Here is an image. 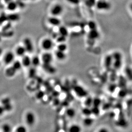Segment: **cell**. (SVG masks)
Here are the masks:
<instances>
[{
  "label": "cell",
  "mask_w": 132,
  "mask_h": 132,
  "mask_svg": "<svg viewBox=\"0 0 132 132\" xmlns=\"http://www.w3.org/2000/svg\"><path fill=\"white\" fill-rule=\"evenodd\" d=\"M95 6L99 11H107L111 9L112 6L111 3L107 0H98L96 1Z\"/></svg>",
  "instance_id": "6da1fadb"
},
{
  "label": "cell",
  "mask_w": 132,
  "mask_h": 132,
  "mask_svg": "<svg viewBox=\"0 0 132 132\" xmlns=\"http://www.w3.org/2000/svg\"><path fill=\"white\" fill-rule=\"evenodd\" d=\"M63 11V7L62 5L60 4H56L51 7L50 10V13L52 16L58 17L62 14Z\"/></svg>",
  "instance_id": "7a4b0ae2"
},
{
  "label": "cell",
  "mask_w": 132,
  "mask_h": 132,
  "mask_svg": "<svg viewBox=\"0 0 132 132\" xmlns=\"http://www.w3.org/2000/svg\"><path fill=\"white\" fill-rule=\"evenodd\" d=\"M73 91L79 97H84L87 95V92L86 90L79 85L75 86L73 88Z\"/></svg>",
  "instance_id": "3957f363"
},
{
  "label": "cell",
  "mask_w": 132,
  "mask_h": 132,
  "mask_svg": "<svg viewBox=\"0 0 132 132\" xmlns=\"http://www.w3.org/2000/svg\"><path fill=\"white\" fill-rule=\"evenodd\" d=\"M24 47H25L27 52L29 53L32 52L34 51V45L32 42L29 38H25L24 39Z\"/></svg>",
  "instance_id": "277c9868"
},
{
  "label": "cell",
  "mask_w": 132,
  "mask_h": 132,
  "mask_svg": "<svg viewBox=\"0 0 132 132\" xmlns=\"http://www.w3.org/2000/svg\"><path fill=\"white\" fill-rule=\"evenodd\" d=\"M41 46L43 49L45 51H48L52 48L53 43L51 39H45L42 42Z\"/></svg>",
  "instance_id": "5b68a950"
},
{
  "label": "cell",
  "mask_w": 132,
  "mask_h": 132,
  "mask_svg": "<svg viewBox=\"0 0 132 132\" xmlns=\"http://www.w3.org/2000/svg\"><path fill=\"white\" fill-rule=\"evenodd\" d=\"M26 122L29 126H32L35 123L36 118L35 115L32 112H28L25 116Z\"/></svg>",
  "instance_id": "8992f818"
},
{
  "label": "cell",
  "mask_w": 132,
  "mask_h": 132,
  "mask_svg": "<svg viewBox=\"0 0 132 132\" xmlns=\"http://www.w3.org/2000/svg\"><path fill=\"white\" fill-rule=\"evenodd\" d=\"M15 55L13 53L8 52L5 54L4 57V62L6 65H9L14 61Z\"/></svg>",
  "instance_id": "52a82bcc"
},
{
  "label": "cell",
  "mask_w": 132,
  "mask_h": 132,
  "mask_svg": "<svg viewBox=\"0 0 132 132\" xmlns=\"http://www.w3.org/2000/svg\"><path fill=\"white\" fill-rule=\"evenodd\" d=\"M48 22L53 26H59L60 25L61 21L60 19L57 16H52L49 18Z\"/></svg>",
  "instance_id": "ba28073f"
},
{
  "label": "cell",
  "mask_w": 132,
  "mask_h": 132,
  "mask_svg": "<svg viewBox=\"0 0 132 132\" xmlns=\"http://www.w3.org/2000/svg\"><path fill=\"white\" fill-rule=\"evenodd\" d=\"M42 60L43 64H51L52 62V55L49 53H44L42 56Z\"/></svg>",
  "instance_id": "9c48e42d"
},
{
  "label": "cell",
  "mask_w": 132,
  "mask_h": 132,
  "mask_svg": "<svg viewBox=\"0 0 132 132\" xmlns=\"http://www.w3.org/2000/svg\"><path fill=\"white\" fill-rule=\"evenodd\" d=\"M100 34L97 29L90 30L88 34V38L91 40H95L99 37Z\"/></svg>",
  "instance_id": "30bf717a"
},
{
  "label": "cell",
  "mask_w": 132,
  "mask_h": 132,
  "mask_svg": "<svg viewBox=\"0 0 132 132\" xmlns=\"http://www.w3.org/2000/svg\"><path fill=\"white\" fill-rule=\"evenodd\" d=\"M43 69L47 72L51 74H54L56 72V69L55 68L52 66L51 64H43Z\"/></svg>",
  "instance_id": "8fae6325"
},
{
  "label": "cell",
  "mask_w": 132,
  "mask_h": 132,
  "mask_svg": "<svg viewBox=\"0 0 132 132\" xmlns=\"http://www.w3.org/2000/svg\"><path fill=\"white\" fill-rule=\"evenodd\" d=\"M113 63V58L112 55H108L104 59V65L106 69H109L111 68Z\"/></svg>",
  "instance_id": "7c38bea8"
},
{
  "label": "cell",
  "mask_w": 132,
  "mask_h": 132,
  "mask_svg": "<svg viewBox=\"0 0 132 132\" xmlns=\"http://www.w3.org/2000/svg\"><path fill=\"white\" fill-rule=\"evenodd\" d=\"M22 57V60L21 62L22 65L25 67H28L31 65V58L29 56L25 55Z\"/></svg>",
  "instance_id": "4fadbf2b"
},
{
  "label": "cell",
  "mask_w": 132,
  "mask_h": 132,
  "mask_svg": "<svg viewBox=\"0 0 132 132\" xmlns=\"http://www.w3.org/2000/svg\"><path fill=\"white\" fill-rule=\"evenodd\" d=\"M18 7L17 4L15 1H11L7 3V9L10 11H14L16 10Z\"/></svg>",
  "instance_id": "5bb4252c"
},
{
  "label": "cell",
  "mask_w": 132,
  "mask_h": 132,
  "mask_svg": "<svg viewBox=\"0 0 132 132\" xmlns=\"http://www.w3.org/2000/svg\"><path fill=\"white\" fill-rule=\"evenodd\" d=\"M16 71L13 68V66L8 68L5 71V75L9 77H13L16 74Z\"/></svg>",
  "instance_id": "9a60e30c"
},
{
  "label": "cell",
  "mask_w": 132,
  "mask_h": 132,
  "mask_svg": "<svg viewBox=\"0 0 132 132\" xmlns=\"http://www.w3.org/2000/svg\"><path fill=\"white\" fill-rule=\"evenodd\" d=\"M26 52V50L24 46H19L16 48V54L18 56L22 57L25 55Z\"/></svg>",
  "instance_id": "2e32d148"
},
{
  "label": "cell",
  "mask_w": 132,
  "mask_h": 132,
  "mask_svg": "<svg viewBox=\"0 0 132 132\" xmlns=\"http://www.w3.org/2000/svg\"><path fill=\"white\" fill-rule=\"evenodd\" d=\"M94 123V120L90 116H87L83 120V123L86 127L92 126Z\"/></svg>",
  "instance_id": "e0dca14e"
},
{
  "label": "cell",
  "mask_w": 132,
  "mask_h": 132,
  "mask_svg": "<svg viewBox=\"0 0 132 132\" xmlns=\"http://www.w3.org/2000/svg\"><path fill=\"white\" fill-rule=\"evenodd\" d=\"M65 114L68 117L70 118H73L75 116L76 112L72 108H68L66 110Z\"/></svg>",
  "instance_id": "ac0fdd59"
},
{
  "label": "cell",
  "mask_w": 132,
  "mask_h": 132,
  "mask_svg": "<svg viewBox=\"0 0 132 132\" xmlns=\"http://www.w3.org/2000/svg\"><path fill=\"white\" fill-rule=\"evenodd\" d=\"M59 32L60 35L67 37L69 34V31L67 28L65 26H60L59 28Z\"/></svg>",
  "instance_id": "d6986e66"
},
{
  "label": "cell",
  "mask_w": 132,
  "mask_h": 132,
  "mask_svg": "<svg viewBox=\"0 0 132 132\" xmlns=\"http://www.w3.org/2000/svg\"><path fill=\"white\" fill-rule=\"evenodd\" d=\"M7 19L10 21H17L20 19V16L16 13H12L7 15Z\"/></svg>",
  "instance_id": "ffe728a7"
},
{
  "label": "cell",
  "mask_w": 132,
  "mask_h": 132,
  "mask_svg": "<svg viewBox=\"0 0 132 132\" xmlns=\"http://www.w3.org/2000/svg\"><path fill=\"white\" fill-rule=\"evenodd\" d=\"M55 56L56 58L60 60H64L66 58V55L65 54V52L60 51L59 50H57L55 52Z\"/></svg>",
  "instance_id": "44dd1931"
},
{
  "label": "cell",
  "mask_w": 132,
  "mask_h": 132,
  "mask_svg": "<svg viewBox=\"0 0 132 132\" xmlns=\"http://www.w3.org/2000/svg\"><path fill=\"white\" fill-rule=\"evenodd\" d=\"M112 64L113 65L114 68L115 69H119L122 65V60H113Z\"/></svg>",
  "instance_id": "7402d4cb"
},
{
  "label": "cell",
  "mask_w": 132,
  "mask_h": 132,
  "mask_svg": "<svg viewBox=\"0 0 132 132\" xmlns=\"http://www.w3.org/2000/svg\"><path fill=\"white\" fill-rule=\"evenodd\" d=\"M82 113L84 116H86V117L90 116L91 115H92L91 108H90V107L86 106L82 110Z\"/></svg>",
  "instance_id": "603a6c76"
},
{
  "label": "cell",
  "mask_w": 132,
  "mask_h": 132,
  "mask_svg": "<svg viewBox=\"0 0 132 132\" xmlns=\"http://www.w3.org/2000/svg\"><path fill=\"white\" fill-rule=\"evenodd\" d=\"M40 63V59L38 57V56H34L32 59H31V65H33V66L34 67L39 66Z\"/></svg>",
  "instance_id": "cb8c5ba5"
},
{
  "label": "cell",
  "mask_w": 132,
  "mask_h": 132,
  "mask_svg": "<svg viewBox=\"0 0 132 132\" xmlns=\"http://www.w3.org/2000/svg\"><path fill=\"white\" fill-rule=\"evenodd\" d=\"M13 67L16 71H19L21 69L22 65L21 62L20 61H17L13 62Z\"/></svg>",
  "instance_id": "d4e9b609"
},
{
  "label": "cell",
  "mask_w": 132,
  "mask_h": 132,
  "mask_svg": "<svg viewBox=\"0 0 132 132\" xmlns=\"http://www.w3.org/2000/svg\"><path fill=\"white\" fill-rule=\"evenodd\" d=\"M69 131L70 132H79L81 131V128L78 125H73L70 127Z\"/></svg>",
  "instance_id": "484cf974"
},
{
  "label": "cell",
  "mask_w": 132,
  "mask_h": 132,
  "mask_svg": "<svg viewBox=\"0 0 132 132\" xmlns=\"http://www.w3.org/2000/svg\"><path fill=\"white\" fill-rule=\"evenodd\" d=\"M101 103H102V101L101 99L98 97H95V98L93 99L92 106L99 107L101 104Z\"/></svg>",
  "instance_id": "4316f807"
},
{
  "label": "cell",
  "mask_w": 132,
  "mask_h": 132,
  "mask_svg": "<svg viewBox=\"0 0 132 132\" xmlns=\"http://www.w3.org/2000/svg\"><path fill=\"white\" fill-rule=\"evenodd\" d=\"M117 125L119 127H126L127 126V122L126 120L123 118H121L118 120L117 122Z\"/></svg>",
  "instance_id": "83f0119b"
},
{
  "label": "cell",
  "mask_w": 132,
  "mask_h": 132,
  "mask_svg": "<svg viewBox=\"0 0 132 132\" xmlns=\"http://www.w3.org/2000/svg\"><path fill=\"white\" fill-rule=\"evenodd\" d=\"M14 32L13 31H10V30H6V31H3L1 32V35L3 37H12L13 35Z\"/></svg>",
  "instance_id": "f1b7e54d"
},
{
  "label": "cell",
  "mask_w": 132,
  "mask_h": 132,
  "mask_svg": "<svg viewBox=\"0 0 132 132\" xmlns=\"http://www.w3.org/2000/svg\"><path fill=\"white\" fill-rule=\"evenodd\" d=\"M97 0H86L85 4L88 7L92 8L95 6Z\"/></svg>",
  "instance_id": "f546056e"
},
{
  "label": "cell",
  "mask_w": 132,
  "mask_h": 132,
  "mask_svg": "<svg viewBox=\"0 0 132 132\" xmlns=\"http://www.w3.org/2000/svg\"><path fill=\"white\" fill-rule=\"evenodd\" d=\"M127 94V91L125 88H121L119 91L118 93V96L121 98L125 97Z\"/></svg>",
  "instance_id": "4dcf8cb0"
},
{
  "label": "cell",
  "mask_w": 132,
  "mask_h": 132,
  "mask_svg": "<svg viewBox=\"0 0 132 132\" xmlns=\"http://www.w3.org/2000/svg\"><path fill=\"white\" fill-rule=\"evenodd\" d=\"M92 114H93L95 116H98L100 113V110L99 107H96V106H92V108H91Z\"/></svg>",
  "instance_id": "1f68e13d"
},
{
  "label": "cell",
  "mask_w": 132,
  "mask_h": 132,
  "mask_svg": "<svg viewBox=\"0 0 132 132\" xmlns=\"http://www.w3.org/2000/svg\"><path fill=\"white\" fill-rule=\"evenodd\" d=\"M1 129L3 132H10L12 131L11 127L7 123H5L3 125Z\"/></svg>",
  "instance_id": "d6a6232c"
},
{
  "label": "cell",
  "mask_w": 132,
  "mask_h": 132,
  "mask_svg": "<svg viewBox=\"0 0 132 132\" xmlns=\"http://www.w3.org/2000/svg\"><path fill=\"white\" fill-rule=\"evenodd\" d=\"M67 49V46L64 43H60L57 46V50L60 51L65 52Z\"/></svg>",
  "instance_id": "836d02e7"
},
{
  "label": "cell",
  "mask_w": 132,
  "mask_h": 132,
  "mask_svg": "<svg viewBox=\"0 0 132 132\" xmlns=\"http://www.w3.org/2000/svg\"><path fill=\"white\" fill-rule=\"evenodd\" d=\"M117 88V85L116 84H110L108 87V90L110 93H113L116 90V88Z\"/></svg>",
  "instance_id": "e575fe53"
},
{
  "label": "cell",
  "mask_w": 132,
  "mask_h": 132,
  "mask_svg": "<svg viewBox=\"0 0 132 132\" xmlns=\"http://www.w3.org/2000/svg\"><path fill=\"white\" fill-rule=\"evenodd\" d=\"M93 99L91 97H88L85 100L84 104L86 107H90L92 106Z\"/></svg>",
  "instance_id": "d590c367"
},
{
  "label": "cell",
  "mask_w": 132,
  "mask_h": 132,
  "mask_svg": "<svg viewBox=\"0 0 132 132\" xmlns=\"http://www.w3.org/2000/svg\"><path fill=\"white\" fill-rule=\"evenodd\" d=\"M113 60H122V55L120 53L115 52L112 55Z\"/></svg>",
  "instance_id": "8d00e7d4"
},
{
  "label": "cell",
  "mask_w": 132,
  "mask_h": 132,
  "mask_svg": "<svg viewBox=\"0 0 132 132\" xmlns=\"http://www.w3.org/2000/svg\"><path fill=\"white\" fill-rule=\"evenodd\" d=\"M88 26L90 30L97 29V24L95 21H91L88 23Z\"/></svg>",
  "instance_id": "74e56055"
},
{
  "label": "cell",
  "mask_w": 132,
  "mask_h": 132,
  "mask_svg": "<svg viewBox=\"0 0 132 132\" xmlns=\"http://www.w3.org/2000/svg\"><path fill=\"white\" fill-rule=\"evenodd\" d=\"M119 85L121 88H125V86L126 85V80L123 77H121L120 78Z\"/></svg>",
  "instance_id": "f35d334b"
},
{
  "label": "cell",
  "mask_w": 132,
  "mask_h": 132,
  "mask_svg": "<svg viewBox=\"0 0 132 132\" xmlns=\"http://www.w3.org/2000/svg\"><path fill=\"white\" fill-rule=\"evenodd\" d=\"M4 107V110L5 111H7V112H9L13 108V106L12 105L11 103H7L6 104L3 105H2Z\"/></svg>",
  "instance_id": "ab89813d"
},
{
  "label": "cell",
  "mask_w": 132,
  "mask_h": 132,
  "mask_svg": "<svg viewBox=\"0 0 132 132\" xmlns=\"http://www.w3.org/2000/svg\"><path fill=\"white\" fill-rule=\"evenodd\" d=\"M45 92L43 91H39L36 93V98L40 100L43 99L45 96Z\"/></svg>",
  "instance_id": "60d3db41"
},
{
  "label": "cell",
  "mask_w": 132,
  "mask_h": 132,
  "mask_svg": "<svg viewBox=\"0 0 132 132\" xmlns=\"http://www.w3.org/2000/svg\"><path fill=\"white\" fill-rule=\"evenodd\" d=\"M15 131L16 132H26L27 129L24 126H19L16 128Z\"/></svg>",
  "instance_id": "b9f144b4"
},
{
  "label": "cell",
  "mask_w": 132,
  "mask_h": 132,
  "mask_svg": "<svg viewBox=\"0 0 132 132\" xmlns=\"http://www.w3.org/2000/svg\"><path fill=\"white\" fill-rule=\"evenodd\" d=\"M36 73V71L35 69L32 68V69H30V71H29V77H30V78H34L35 77Z\"/></svg>",
  "instance_id": "7bdbcfd3"
},
{
  "label": "cell",
  "mask_w": 132,
  "mask_h": 132,
  "mask_svg": "<svg viewBox=\"0 0 132 132\" xmlns=\"http://www.w3.org/2000/svg\"><path fill=\"white\" fill-rule=\"evenodd\" d=\"M66 37L60 35V36L57 39V41L60 43H64V42H65V41H66Z\"/></svg>",
  "instance_id": "ee69618b"
},
{
  "label": "cell",
  "mask_w": 132,
  "mask_h": 132,
  "mask_svg": "<svg viewBox=\"0 0 132 132\" xmlns=\"http://www.w3.org/2000/svg\"><path fill=\"white\" fill-rule=\"evenodd\" d=\"M126 73L127 77L131 80V79H132V72H131V70L129 68L126 69Z\"/></svg>",
  "instance_id": "f6af8a7d"
},
{
  "label": "cell",
  "mask_w": 132,
  "mask_h": 132,
  "mask_svg": "<svg viewBox=\"0 0 132 132\" xmlns=\"http://www.w3.org/2000/svg\"><path fill=\"white\" fill-rule=\"evenodd\" d=\"M68 2L73 5H77L79 4L80 0H66Z\"/></svg>",
  "instance_id": "bcb514c9"
},
{
  "label": "cell",
  "mask_w": 132,
  "mask_h": 132,
  "mask_svg": "<svg viewBox=\"0 0 132 132\" xmlns=\"http://www.w3.org/2000/svg\"><path fill=\"white\" fill-rule=\"evenodd\" d=\"M10 103V100L9 97H5L1 101V103L2 104V105L6 104L7 103Z\"/></svg>",
  "instance_id": "7dc6e473"
},
{
  "label": "cell",
  "mask_w": 132,
  "mask_h": 132,
  "mask_svg": "<svg viewBox=\"0 0 132 132\" xmlns=\"http://www.w3.org/2000/svg\"><path fill=\"white\" fill-rule=\"evenodd\" d=\"M60 100H59V99L57 98H55L53 101V103L55 106L58 105L60 104Z\"/></svg>",
  "instance_id": "c3c4849f"
},
{
  "label": "cell",
  "mask_w": 132,
  "mask_h": 132,
  "mask_svg": "<svg viewBox=\"0 0 132 132\" xmlns=\"http://www.w3.org/2000/svg\"><path fill=\"white\" fill-rule=\"evenodd\" d=\"M110 106H111V105L109 104V103H106L103 106V108H104V110H107V109L110 108Z\"/></svg>",
  "instance_id": "681fc988"
},
{
  "label": "cell",
  "mask_w": 132,
  "mask_h": 132,
  "mask_svg": "<svg viewBox=\"0 0 132 132\" xmlns=\"http://www.w3.org/2000/svg\"><path fill=\"white\" fill-rule=\"evenodd\" d=\"M5 112V110H4V107L2 106H0V116L4 114V112Z\"/></svg>",
  "instance_id": "f907efd6"
},
{
  "label": "cell",
  "mask_w": 132,
  "mask_h": 132,
  "mask_svg": "<svg viewBox=\"0 0 132 132\" xmlns=\"http://www.w3.org/2000/svg\"><path fill=\"white\" fill-rule=\"evenodd\" d=\"M99 131L100 132H106L108 131V130H106V128H101Z\"/></svg>",
  "instance_id": "816d5d0a"
},
{
  "label": "cell",
  "mask_w": 132,
  "mask_h": 132,
  "mask_svg": "<svg viewBox=\"0 0 132 132\" xmlns=\"http://www.w3.org/2000/svg\"><path fill=\"white\" fill-rule=\"evenodd\" d=\"M2 38V35H1V32H0V42L1 41Z\"/></svg>",
  "instance_id": "f5cc1de1"
},
{
  "label": "cell",
  "mask_w": 132,
  "mask_h": 132,
  "mask_svg": "<svg viewBox=\"0 0 132 132\" xmlns=\"http://www.w3.org/2000/svg\"><path fill=\"white\" fill-rule=\"evenodd\" d=\"M2 53V49L0 47V56L1 55Z\"/></svg>",
  "instance_id": "db71d44e"
},
{
  "label": "cell",
  "mask_w": 132,
  "mask_h": 132,
  "mask_svg": "<svg viewBox=\"0 0 132 132\" xmlns=\"http://www.w3.org/2000/svg\"><path fill=\"white\" fill-rule=\"evenodd\" d=\"M4 1H6V3L9 2V1H11L12 0H4Z\"/></svg>",
  "instance_id": "11a10c76"
},
{
  "label": "cell",
  "mask_w": 132,
  "mask_h": 132,
  "mask_svg": "<svg viewBox=\"0 0 132 132\" xmlns=\"http://www.w3.org/2000/svg\"><path fill=\"white\" fill-rule=\"evenodd\" d=\"M22 1H26V0H21Z\"/></svg>",
  "instance_id": "9f6ffc18"
},
{
  "label": "cell",
  "mask_w": 132,
  "mask_h": 132,
  "mask_svg": "<svg viewBox=\"0 0 132 132\" xmlns=\"http://www.w3.org/2000/svg\"><path fill=\"white\" fill-rule=\"evenodd\" d=\"M32 1H36V0H32Z\"/></svg>",
  "instance_id": "6f0895ef"
},
{
  "label": "cell",
  "mask_w": 132,
  "mask_h": 132,
  "mask_svg": "<svg viewBox=\"0 0 132 132\" xmlns=\"http://www.w3.org/2000/svg\"><path fill=\"white\" fill-rule=\"evenodd\" d=\"M0 65H1V63H0Z\"/></svg>",
  "instance_id": "680465c9"
}]
</instances>
